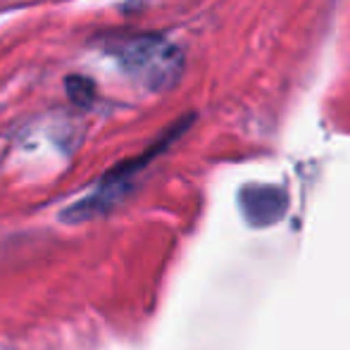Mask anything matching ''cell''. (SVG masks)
Segmentation results:
<instances>
[{
	"label": "cell",
	"instance_id": "obj_2",
	"mask_svg": "<svg viewBox=\"0 0 350 350\" xmlns=\"http://www.w3.org/2000/svg\"><path fill=\"white\" fill-rule=\"evenodd\" d=\"M170 141H172V136L165 143H170ZM165 143H162V146H165ZM162 146H157L155 150L146 152V155L139 157V160L126 162V165H122L120 170L110 172V174L96 186V191H93L91 196H86V198H81L79 203H74L72 208H67L62 217L70 221H83V219H88V217H96V215H100V212H105L107 208H112L117 200L126 196L136 172H141L143 167H146V162H150L152 155L160 152Z\"/></svg>",
	"mask_w": 350,
	"mask_h": 350
},
{
	"label": "cell",
	"instance_id": "obj_3",
	"mask_svg": "<svg viewBox=\"0 0 350 350\" xmlns=\"http://www.w3.org/2000/svg\"><path fill=\"white\" fill-rule=\"evenodd\" d=\"M288 208L284 189L277 186H245L241 193V210H243L248 224L253 226H269L277 224Z\"/></svg>",
	"mask_w": 350,
	"mask_h": 350
},
{
	"label": "cell",
	"instance_id": "obj_1",
	"mask_svg": "<svg viewBox=\"0 0 350 350\" xmlns=\"http://www.w3.org/2000/svg\"><path fill=\"white\" fill-rule=\"evenodd\" d=\"M117 62L150 91H167L181 77L184 57L174 43L157 36H131L112 46Z\"/></svg>",
	"mask_w": 350,
	"mask_h": 350
}]
</instances>
